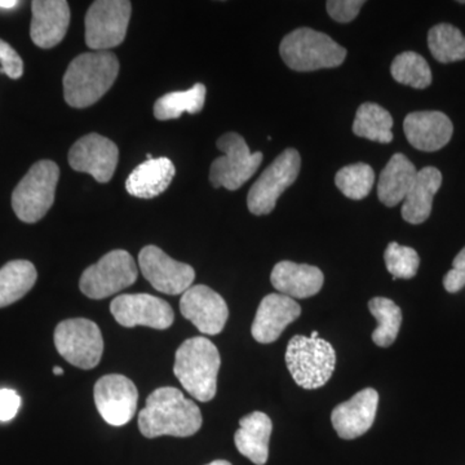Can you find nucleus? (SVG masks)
I'll list each match as a JSON object with an SVG mask.
<instances>
[{"mask_svg":"<svg viewBox=\"0 0 465 465\" xmlns=\"http://www.w3.org/2000/svg\"><path fill=\"white\" fill-rule=\"evenodd\" d=\"M200 407L173 387L153 391L139 415V428L146 439L162 436L191 437L201 430Z\"/></svg>","mask_w":465,"mask_h":465,"instance_id":"nucleus-1","label":"nucleus"},{"mask_svg":"<svg viewBox=\"0 0 465 465\" xmlns=\"http://www.w3.org/2000/svg\"><path fill=\"white\" fill-rule=\"evenodd\" d=\"M119 61L106 51L82 54L70 63L64 75V97L72 108L94 105L114 84Z\"/></svg>","mask_w":465,"mask_h":465,"instance_id":"nucleus-2","label":"nucleus"},{"mask_svg":"<svg viewBox=\"0 0 465 465\" xmlns=\"http://www.w3.org/2000/svg\"><path fill=\"white\" fill-rule=\"evenodd\" d=\"M222 358L210 339L195 336L177 349L173 374L183 390L201 402H210L216 396L217 375Z\"/></svg>","mask_w":465,"mask_h":465,"instance_id":"nucleus-3","label":"nucleus"},{"mask_svg":"<svg viewBox=\"0 0 465 465\" xmlns=\"http://www.w3.org/2000/svg\"><path fill=\"white\" fill-rule=\"evenodd\" d=\"M280 54L290 69L302 73L341 66L347 57V50L331 36L309 27L287 34L281 42Z\"/></svg>","mask_w":465,"mask_h":465,"instance_id":"nucleus-4","label":"nucleus"},{"mask_svg":"<svg viewBox=\"0 0 465 465\" xmlns=\"http://www.w3.org/2000/svg\"><path fill=\"white\" fill-rule=\"evenodd\" d=\"M286 363L299 387L318 390L331 379L336 365L335 349L322 338L295 335L287 345Z\"/></svg>","mask_w":465,"mask_h":465,"instance_id":"nucleus-5","label":"nucleus"},{"mask_svg":"<svg viewBox=\"0 0 465 465\" xmlns=\"http://www.w3.org/2000/svg\"><path fill=\"white\" fill-rule=\"evenodd\" d=\"M60 168L54 162L39 161L12 193V208L21 222L38 223L54 206Z\"/></svg>","mask_w":465,"mask_h":465,"instance_id":"nucleus-6","label":"nucleus"},{"mask_svg":"<svg viewBox=\"0 0 465 465\" xmlns=\"http://www.w3.org/2000/svg\"><path fill=\"white\" fill-rule=\"evenodd\" d=\"M223 157L213 162L210 182L213 188L237 191L255 174L262 162V153H251L240 134H223L216 143Z\"/></svg>","mask_w":465,"mask_h":465,"instance_id":"nucleus-7","label":"nucleus"},{"mask_svg":"<svg viewBox=\"0 0 465 465\" xmlns=\"http://www.w3.org/2000/svg\"><path fill=\"white\" fill-rule=\"evenodd\" d=\"M137 275L139 271L130 252L110 251L96 264L85 269L79 281V289L87 298L106 299L133 286Z\"/></svg>","mask_w":465,"mask_h":465,"instance_id":"nucleus-8","label":"nucleus"},{"mask_svg":"<svg viewBox=\"0 0 465 465\" xmlns=\"http://www.w3.org/2000/svg\"><path fill=\"white\" fill-rule=\"evenodd\" d=\"M54 345L70 365L82 370L94 369L104 353V339L99 326L85 318H73L58 323Z\"/></svg>","mask_w":465,"mask_h":465,"instance_id":"nucleus-9","label":"nucleus"},{"mask_svg":"<svg viewBox=\"0 0 465 465\" xmlns=\"http://www.w3.org/2000/svg\"><path fill=\"white\" fill-rule=\"evenodd\" d=\"M302 158L298 150L286 149L251 186L247 206L256 216L269 215L287 188L298 179Z\"/></svg>","mask_w":465,"mask_h":465,"instance_id":"nucleus-10","label":"nucleus"},{"mask_svg":"<svg viewBox=\"0 0 465 465\" xmlns=\"http://www.w3.org/2000/svg\"><path fill=\"white\" fill-rule=\"evenodd\" d=\"M133 5L128 0H97L85 15V43L91 50L118 47L125 39Z\"/></svg>","mask_w":465,"mask_h":465,"instance_id":"nucleus-11","label":"nucleus"},{"mask_svg":"<svg viewBox=\"0 0 465 465\" xmlns=\"http://www.w3.org/2000/svg\"><path fill=\"white\" fill-rule=\"evenodd\" d=\"M139 265L145 280L166 295H182L195 280L191 265L176 262L157 246H146L140 251Z\"/></svg>","mask_w":465,"mask_h":465,"instance_id":"nucleus-12","label":"nucleus"},{"mask_svg":"<svg viewBox=\"0 0 465 465\" xmlns=\"http://www.w3.org/2000/svg\"><path fill=\"white\" fill-rule=\"evenodd\" d=\"M94 397L97 411L113 427L130 423L136 414L139 391L134 381L124 375L100 378L94 384Z\"/></svg>","mask_w":465,"mask_h":465,"instance_id":"nucleus-13","label":"nucleus"},{"mask_svg":"<svg viewBox=\"0 0 465 465\" xmlns=\"http://www.w3.org/2000/svg\"><path fill=\"white\" fill-rule=\"evenodd\" d=\"M110 312L116 322L124 327L145 326L167 330L174 321L173 307L164 300L149 293L116 296L110 304Z\"/></svg>","mask_w":465,"mask_h":465,"instance_id":"nucleus-14","label":"nucleus"},{"mask_svg":"<svg viewBox=\"0 0 465 465\" xmlns=\"http://www.w3.org/2000/svg\"><path fill=\"white\" fill-rule=\"evenodd\" d=\"M119 150L108 137L99 134H85L72 146L69 164L76 173L91 174L97 183L112 180L118 166Z\"/></svg>","mask_w":465,"mask_h":465,"instance_id":"nucleus-15","label":"nucleus"},{"mask_svg":"<svg viewBox=\"0 0 465 465\" xmlns=\"http://www.w3.org/2000/svg\"><path fill=\"white\" fill-rule=\"evenodd\" d=\"M180 311L204 335H217L224 330L229 317L225 300L204 284L192 286L183 293Z\"/></svg>","mask_w":465,"mask_h":465,"instance_id":"nucleus-16","label":"nucleus"},{"mask_svg":"<svg viewBox=\"0 0 465 465\" xmlns=\"http://www.w3.org/2000/svg\"><path fill=\"white\" fill-rule=\"evenodd\" d=\"M302 308L295 300L282 293H269L260 302L251 333L256 341L271 344L282 335L289 324L295 322Z\"/></svg>","mask_w":465,"mask_h":465,"instance_id":"nucleus-17","label":"nucleus"},{"mask_svg":"<svg viewBox=\"0 0 465 465\" xmlns=\"http://www.w3.org/2000/svg\"><path fill=\"white\" fill-rule=\"evenodd\" d=\"M378 405V391L366 388L347 402L336 406L331 414V423L338 436L342 440L363 436L374 424Z\"/></svg>","mask_w":465,"mask_h":465,"instance_id":"nucleus-18","label":"nucleus"},{"mask_svg":"<svg viewBox=\"0 0 465 465\" xmlns=\"http://www.w3.org/2000/svg\"><path fill=\"white\" fill-rule=\"evenodd\" d=\"M30 36L34 45L50 50L65 38L70 24V8L65 0L32 2Z\"/></svg>","mask_w":465,"mask_h":465,"instance_id":"nucleus-19","label":"nucleus"},{"mask_svg":"<svg viewBox=\"0 0 465 465\" xmlns=\"http://www.w3.org/2000/svg\"><path fill=\"white\" fill-rule=\"evenodd\" d=\"M406 139L421 152H437L448 145L454 125L442 112H415L403 122Z\"/></svg>","mask_w":465,"mask_h":465,"instance_id":"nucleus-20","label":"nucleus"},{"mask_svg":"<svg viewBox=\"0 0 465 465\" xmlns=\"http://www.w3.org/2000/svg\"><path fill=\"white\" fill-rule=\"evenodd\" d=\"M271 282L278 293L291 299H307L322 290L324 277L317 266L281 262L272 271Z\"/></svg>","mask_w":465,"mask_h":465,"instance_id":"nucleus-21","label":"nucleus"},{"mask_svg":"<svg viewBox=\"0 0 465 465\" xmlns=\"http://www.w3.org/2000/svg\"><path fill=\"white\" fill-rule=\"evenodd\" d=\"M272 430L273 424L268 415L251 412L240 420V430L234 436L235 448L253 464L264 465L269 458Z\"/></svg>","mask_w":465,"mask_h":465,"instance_id":"nucleus-22","label":"nucleus"},{"mask_svg":"<svg viewBox=\"0 0 465 465\" xmlns=\"http://www.w3.org/2000/svg\"><path fill=\"white\" fill-rule=\"evenodd\" d=\"M176 168L168 158H152L134 168L125 189L131 195L143 200L158 197L173 183Z\"/></svg>","mask_w":465,"mask_h":465,"instance_id":"nucleus-23","label":"nucleus"},{"mask_svg":"<svg viewBox=\"0 0 465 465\" xmlns=\"http://www.w3.org/2000/svg\"><path fill=\"white\" fill-rule=\"evenodd\" d=\"M442 185V173L437 168L425 167L418 171L411 189L407 193L402 206V217L410 224L427 222L432 213L433 198Z\"/></svg>","mask_w":465,"mask_h":465,"instance_id":"nucleus-24","label":"nucleus"},{"mask_svg":"<svg viewBox=\"0 0 465 465\" xmlns=\"http://www.w3.org/2000/svg\"><path fill=\"white\" fill-rule=\"evenodd\" d=\"M418 171L405 154L397 153L381 171L378 183V197L382 204L394 207L405 201L414 183Z\"/></svg>","mask_w":465,"mask_h":465,"instance_id":"nucleus-25","label":"nucleus"},{"mask_svg":"<svg viewBox=\"0 0 465 465\" xmlns=\"http://www.w3.org/2000/svg\"><path fill=\"white\" fill-rule=\"evenodd\" d=\"M38 273L26 260H15L0 269V308L8 307L33 289Z\"/></svg>","mask_w":465,"mask_h":465,"instance_id":"nucleus-26","label":"nucleus"},{"mask_svg":"<svg viewBox=\"0 0 465 465\" xmlns=\"http://www.w3.org/2000/svg\"><path fill=\"white\" fill-rule=\"evenodd\" d=\"M393 118L384 108L374 103H365L358 108L353 133L358 137L381 143L393 140Z\"/></svg>","mask_w":465,"mask_h":465,"instance_id":"nucleus-27","label":"nucleus"},{"mask_svg":"<svg viewBox=\"0 0 465 465\" xmlns=\"http://www.w3.org/2000/svg\"><path fill=\"white\" fill-rule=\"evenodd\" d=\"M207 90L204 84H197L188 91L170 92L154 104V116L159 121L177 119L183 113L197 114L204 106Z\"/></svg>","mask_w":465,"mask_h":465,"instance_id":"nucleus-28","label":"nucleus"},{"mask_svg":"<svg viewBox=\"0 0 465 465\" xmlns=\"http://www.w3.org/2000/svg\"><path fill=\"white\" fill-rule=\"evenodd\" d=\"M369 309L378 321V327L372 332V341L378 347H391L399 336L401 323H402V312L393 300L387 298L370 300Z\"/></svg>","mask_w":465,"mask_h":465,"instance_id":"nucleus-29","label":"nucleus"},{"mask_svg":"<svg viewBox=\"0 0 465 465\" xmlns=\"http://www.w3.org/2000/svg\"><path fill=\"white\" fill-rule=\"evenodd\" d=\"M430 54L439 63L450 64L465 60V36L458 27L440 24L428 33Z\"/></svg>","mask_w":465,"mask_h":465,"instance_id":"nucleus-30","label":"nucleus"},{"mask_svg":"<svg viewBox=\"0 0 465 465\" xmlns=\"http://www.w3.org/2000/svg\"><path fill=\"white\" fill-rule=\"evenodd\" d=\"M391 73L394 81L416 90H424L432 84V72L427 60L416 52H403L394 58Z\"/></svg>","mask_w":465,"mask_h":465,"instance_id":"nucleus-31","label":"nucleus"},{"mask_svg":"<svg viewBox=\"0 0 465 465\" xmlns=\"http://www.w3.org/2000/svg\"><path fill=\"white\" fill-rule=\"evenodd\" d=\"M375 173L369 164L356 163L342 167L335 176L339 191L349 200L361 201L371 192Z\"/></svg>","mask_w":465,"mask_h":465,"instance_id":"nucleus-32","label":"nucleus"},{"mask_svg":"<svg viewBox=\"0 0 465 465\" xmlns=\"http://www.w3.org/2000/svg\"><path fill=\"white\" fill-rule=\"evenodd\" d=\"M385 265L394 280H411L418 273L420 258L411 247L401 246L397 242L388 244L384 253Z\"/></svg>","mask_w":465,"mask_h":465,"instance_id":"nucleus-33","label":"nucleus"},{"mask_svg":"<svg viewBox=\"0 0 465 465\" xmlns=\"http://www.w3.org/2000/svg\"><path fill=\"white\" fill-rule=\"evenodd\" d=\"M363 5V0H329L326 8L336 23L347 24L358 16Z\"/></svg>","mask_w":465,"mask_h":465,"instance_id":"nucleus-34","label":"nucleus"},{"mask_svg":"<svg viewBox=\"0 0 465 465\" xmlns=\"http://www.w3.org/2000/svg\"><path fill=\"white\" fill-rule=\"evenodd\" d=\"M0 64H2L0 73H5L9 78L18 79L23 76V58L3 39H0Z\"/></svg>","mask_w":465,"mask_h":465,"instance_id":"nucleus-35","label":"nucleus"},{"mask_svg":"<svg viewBox=\"0 0 465 465\" xmlns=\"http://www.w3.org/2000/svg\"><path fill=\"white\" fill-rule=\"evenodd\" d=\"M443 286L450 293L459 292L465 287V247L452 262V269L443 278Z\"/></svg>","mask_w":465,"mask_h":465,"instance_id":"nucleus-36","label":"nucleus"},{"mask_svg":"<svg viewBox=\"0 0 465 465\" xmlns=\"http://www.w3.org/2000/svg\"><path fill=\"white\" fill-rule=\"evenodd\" d=\"M21 399L17 391L3 388L0 390V421H11L20 410Z\"/></svg>","mask_w":465,"mask_h":465,"instance_id":"nucleus-37","label":"nucleus"},{"mask_svg":"<svg viewBox=\"0 0 465 465\" xmlns=\"http://www.w3.org/2000/svg\"><path fill=\"white\" fill-rule=\"evenodd\" d=\"M20 5L17 0H0V9H14Z\"/></svg>","mask_w":465,"mask_h":465,"instance_id":"nucleus-38","label":"nucleus"},{"mask_svg":"<svg viewBox=\"0 0 465 465\" xmlns=\"http://www.w3.org/2000/svg\"><path fill=\"white\" fill-rule=\"evenodd\" d=\"M207 465H232V464L226 460H215V461H213V463H210Z\"/></svg>","mask_w":465,"mask_h":465,"instance_id":"nucleus-39","label":"nucleus"},{"mask_svg":"<svg viewBox=\"0 0 465 465\" xmlns=\"http://www.w3.org/2000/svg\"><path fill=\"white\" fill-rule=\"evenodd\" d=\"M54 375H64V370L61 367L54 366Z\"/></svg>","mask_w":465,"mask_h":465,"instance_id":"nucleus-40","label":"nucleus"},{"mask_svg":"<svg viewBox=\"0 0 465 465\" xmlns=\"http://www.w3.org/2000/svg\"><path fill=\"white\" fill-rule=\"evenodd\" d=\"M311 338H320V335H318V331H313L311 333Z\"/></svg>","mask_w":465,"mask_h":465,"instance_id":"nucleus-41","label":"nucleus"}]
</instances>
